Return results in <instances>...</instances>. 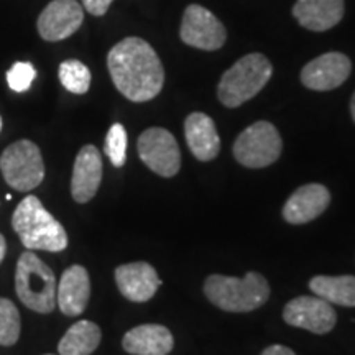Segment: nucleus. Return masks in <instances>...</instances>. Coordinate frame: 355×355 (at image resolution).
Listing matches in <instances>:
<instances>
[{"label": "nucleus", "mask_w": 355, "mask_h": 355, "mask_svg": "<svg viewBox=\"0 0 355 355\" xmlns=\"http://www.w3.org/2000/svg\"><path fill=\"white\" fill-rule=\"evenodd\" d=\"M114 86L132 102L152 101L162 92L165 71L157 51L139 37L119 42L107 55Z\"/></svg>", "instance_id": "nucleus-1"}, {"label": "nucleus", "mask_w": 355, "mask_h": 355, "mask_svg": "<svg viewBox=\"0 0 355 355\" xmlns=\"http://www.w3.org/2000/svg\"><path fill=\"white\" fill-rule=\"evenodd\" d=\"M12 225L26 250L61 252L68 247L64 227L44 209L37 196H26L17 206Z\"/></svg>", "instance_id": "nucleus-2"}, {"label": "nucleus", "mask_w": 355, "mask_h": 355, "mask_svg": "<svg viewBox=\"0 0 355 355\" xmlns=\"http://www.w3.org/2000/svg\"><path fill=\"white\" fill-rule=\"evenodd\" d=\"M204 293L212 304L227 313H248L259 309L270 298V285L263 275L248 272L243 278L211 275Z\"/></svg>", "instance_id": "nucleus-3"}, {"label": "nucleus", "mask_w": 355, "mask_h": 355, "mask_svg": "<svg viewBox=\"0 0 355 355\" xmlns=\"http://www.w3.org/2000/svg\"><path fill=\"white\" fill-rule=\"evenodd\" d=\"M273 74V66L261 53H250L222 74L217 97L225 107H239L255 97Z\"/></svg>", "instance_id": "nucleus-4"}, {"label": "nucleus", "mask_w": 355, "mask_h": 355, "mask_svg": "<svg viewBox=\"0 0 355 355\" xmlns=\"http://www.w3.org/2000/svg\"><path fill=\"white\" fill-rule=\"evenodd\" d=\"M15 288L26 308L48 314L56 306V277L53 270L32 252H25L17 261Z\"/></svg>", "instance_id": "nucleus-5"}, {"label": "nucleus", "mask_w": 355, "mask_h": 355, "mask_svg": "<svg viewBox=\"0 0 355 355\" xmlns=\"http://www.w3.org/2000/svg\"><path fill=\"white\" fill-rule=\"evenodd\" d=\"M0 171L6 183L20 193L38 188L44 178V165L40 148L30 140L8 145L0 155Z\"/></svg>", "instance_id": "nucleus-6"}, {"label": "nucleus", "mask_w": 355, "mask_h": 355, "mask_svg": "<svg viewBox=\"0 0 355 355\" xmlns=\"http://www.w3.org/2000/svg\"><path fill=\"white\" fill-rule=\"evenodd\" d=\"M282 137L273 123L260 121L248 125L234 144V157L247 168L273 165L282 155Z\"/></svg>", "instance_id": "nucleus-7"}, {"label": "nucleus", "mask_w": 355, "mask_h": 355, "mask_svg": "<svg viewBox=\"0 0 355 355\" xmlns=\"http://www.w3.org/2000/svg\"><path fill=\"white\" fill-rule=\"evenodd\" d=\"M137 148L141 162L153 173L171 178L181 168V152L180 146L171 132L162 127H152L145 130L139 137Z\"/></svg>", "instance_id": "nucleus-8"}, {"label": "nucleus", "mask_w": 355, "mask_h": 355, "mask_svg": "<svg viewBox=\"0 0 355 355\" xmlns=\"http://www.w3.org/2000/svg\"><path fill=\"white\" fill-rule=\"evenodd\" d=\"M180 37L188 46L204 51H216L224 46L227 32L211 10L198 3H191L184 10Z\"/></svg>", "instance_id": "nucleus-9"}, {"label": "nucleus", "mask_w": 355, "mask_h": 355, "mask_svg": "<svg viewBox=\"0 0 355 355\" xmlns=\"http://www.w3.org/2000/svg\"><path fill=\"white\" fill-rule=\"evenodd\" d=\"M283 319L290 326L314 334H327L334 329L337 314L331 303L319 296H300L291 300L283 311Z\"/></svg>", "instance_id": "nucleus-10"}, {"label": "nucleus", "mask_w": 355, "mask_h": 355, "mask_svg": "<svg viewBox=\"0 0 355 355\" xmlns=\"http://www.w3.org/2000/svg\"><path fill=\"white\" fill-rule=\"evenodd\" d=\"M83 21L84 10L78 0H51L40 13L37 28L46 42H61L76 33Z\"/></svg>", "instance_id": "nucleus-11"}, {"label": "nucleus", "mask_w": 355, "mask_h": 355, "mask_svg": "<svg viewBox=\"0 0 355 355\" xmlns=\"http://www.w3.org/2000/svg\"><path fill=\"white\" fill-rule=\"evenodd\" d=\"M352 63L344 53L331 51L314 58L301 71V83L311 91H332L350 76Z\"/></svg>", "instance_id": "nucleus-12"}, {"label": "nucleus", "mask_w": 355, "mask_h": 355, "mask_svg": "<svg viewBox=\"0 0 355 355\" xmlns=\"http://www.w3.org/2000/svg\"><path fill=\"white\" fill-rule=\"evenodd\" d=\"M115 283H117L119 291L128 301L145 303L153 298L162 285V279L150 263L133 261V263H125L115 268Z\"/></svg>", "instance_id": "nucleus-13"}, {"label": "nucleus", "mask_w": 355, "mask_h": 355, "mask_svg": "<svg viewBox=\"0 0 355 355\" xmlns=\"http://www.w3.org/2000/svg\"><path fill=\"white\" fill-rule=\"evenodd\" d=\"M331 202V193L326 186L311 183L301 186L288 198L283 207V217L288 224H308L327 209Z\"/></svg>", "instance_id": "nucleus-14"}, {"label": "nucleus", "mask_w": 355, "mask_h": 355, "mask_svg": "<svg viewBox=\"0 0 355 355\" xmlns=\"http://www.w3.org/2000/svg\"><path fill=\"white\" fill-rule=\"evenodd\" d=\"M102 181V157L94 145L79 150L71 178V194L74 201L84 204L96 196Z\"/></svg>", "instance_id": "nucleus-15"}, {"label": "nucleus", "mask_w": 355, "mask_h": 355, "mask_svg": "<svg viewBox=\"0 0 355 355\" xmlns=\"http://www.w3.org/2000/svg\"><path fill=\"white\" fill-rule=\"evenodd\" d=\"M91 298V278L81 265H73L61 275L56 286V303L64 316H79Z\"/></svg>", "instance_id": "nucleus-16"}, {"label": "nucleus", "mask_w": 355, "mask_h": 355, "mask_svg": "<svg viewBox=\"0 0 355 355\" xmlns=\"http://www.w3.org/2000/svg\"><path fill=\"white\" fill-rule=\"evenodd\" d=\"M184 137L191 153L199 162H211L220 152V139L209 115L193 112L184 121Z\"/></svg>", "instance_id": "nucleus-17"}, {"label": "nucleus", "mask_w": 355, "mask_h": 355, "mask_svg": "<svg viewBox=\"0 0 355 355\" xmlns=\"http://www.w3.org/2000/svg\"><path fill=\"white\" fill-rule=\"evenodd\" d=\"M344 0H298L293 17L311 32H327L344 17Z\"/></svg>", "instance_id": "nucleus-18"}, {"label": "nucleus", "mask_w": 355, "mask_h": 355, "mask_svg": "<svg viewBox=\"0 0 355 355\" xmlns=\"http://www.w3.org/2000/svg\"><path fill=\"white\" fill-rule=\"evenodd\" d=\"M175 340L162 324H141L123 336L122 347L133 355H168Z\"/></svg>", "instance_id": "nucleus-19"}, {"label": "nucleus", "mask_w": 355, "mask_h": 355, "mask_svg": "<svg viewBox=\"0 0 355 355\" xmlns=\"http://www.w3.org/2000/svg\"><path fill=\"white\" fill-rule=\"evenodd\" d=\"M309 288L327 303L355 308V277L352 275H343V277L319 275L311 279Z\"/></svg>", "instance_id": "nucleus-20"}, {"label": "nucleus", "mask_w": 355, "mask_h": 355, "mask_svg": "<svg viewBox=\"0 0 355 355\" xmlns=\"http://www.w3.org/2000/svg\"><path fill=\"white\" fill-rule=\"evenodd\" d=\"M101 327L91 321H78L69 327L58 344L60 355H91L99 347Z\"/></svg>", "instance_id": "nucleus-21"}, {"label": "nucleus", "mask_w": 355, "mask_h": 355, "mask_svg": "<svg viewBox=\"0 0 355 355\" xmlns=\"http://www.w3.org/2000/svg\"><path fill=\"white\" fill-rule=\"evenodd\" d=\"M58 76L66 91L73 94H86L91 87V71L78 60H66L60 64Z\"/></svg>", "instance_id": "nucleus-22"}, {"label": "nucleus", "mask_w": 355, "mask_h": 355, "mask_svg": "<svg viewBox=\"0 0 355 355\" xmlns=\"http://www.w3.org/2000/svg\"><path fill=\"white\" fill-rule=\"evenodd\" d=\"M21 331L20 313L10 300L0 298V345L17 344Z\"/></svg>", "instance_id": "nucleus-23"}, {"label": "nucleus", "mask_w": 355, "mask_h": 355, "mask_svg": "<svg viewBox=\"0 0 355 355\" xmlns=\"http://www.w3.org/2000/svg\"><path fill=\"white\" fill-rule=\"evenodd\" d=\"M105 155L114 166L121 168L127 159V132L122 123H114L105 137Z\"/></svg>", "instance_id": "nucleus-24"}, {"label": "nucleus", "mask_w": 355, "mask_h": 355, "mask_svg": "<svg viewBox=\"0 0 355 355\" xmlns=\"http://www.w3.org/2000/svg\"><path fill=\"white\" fill-rule=\"evenodd\" d=\"M37 78V69L32 63H15L7 71L8 87L15 92H25L32 86L33 79Z\"/></svg>", "instance_id": "nucleus-25"}, {"label": "nucleus", "mask_w": 355, "mask_h": 355, "mask_svg": "<svg viewBox=\"0 0 355 355\" xmlns=\"http://www.w3.org/2000/svg\"><path fill=\"white\" fill-rule=\"evenodd\" d=\"M81 2L87 13H91L94 17H102L109 10V7L112 6L114 0H81Z\"/></svg>", "instance_id": "nucleus-26"}, {"label": "nucleus", "mask_w": 355, "mask_h": 355, "mask_svg": "<svg viewBox=\"0 0 355 355\" xmlns=\"http://www.w3.org/2000/svg\"><path fill=\"white\" fill-rule=\"evenodd\" d=\"M261 355H296L295 352L290 347H285V345H270V347H266Z\"/></svg>", "instance_id": "nucleus-27"}, {"label": "nucleus", "mask_w": 355, "mask_h": 355, "mask_svg": "<svg viewBox=\"0 0 355 355\" xmlns=\"http://www.w3.org/2000/svg\"><path fill=\"white\" fill-rule=\"evenodd\" d=\"M6 252H7V242L6 239H3V235L0 234V263H2L3 257H6Z\"/></svg>", "instance_id": "nucleus-28"}, {"label": "nucleus", "mask_w": 355, "mask_h": 355, "mask_svg": "<svg viewBox=\"0 0 355 355\" xmlns=\"http://www.w3.org/2000/svg\"><path fill=\"white\" fill-rule=\"evenodd\" d=\"M350 114H352V119H354V122H355V92H354V96H352V101H350Z\"/></svg>", "instance_id": "nucleus-29"}, {"label": "nucleus", "mask_w": 355, "mask_h": 355, "mask_svg": "<svg viewBox=\"0 0 355 355\" xmlns=\"http://www.w3.org/2000/svg\"><path fill=\"white\" fill-rule=\"evenodd\" d=\"M0 130H2V119H0Z\"/></svg>", "instance_id": "nucleus-30"}, {"label": "nucleus", "mask_w": 355, "mask_h": 355, "mask_svg": "<svg viewBox=\"0 0 355 355\" xmlns=\"http://www.w3.org/2000/svg\"><path fill=\"white\" fill-rule=\"evenodd\" d=\"M46 355H53V354H46Z\"/></svg>", "instance_id": "nucleus-31"}]
</instances>
